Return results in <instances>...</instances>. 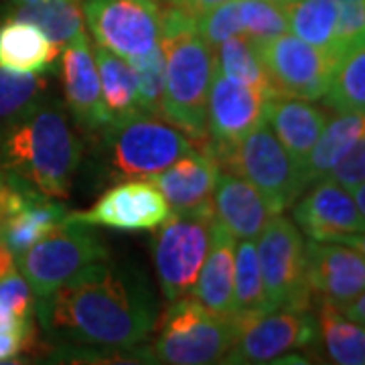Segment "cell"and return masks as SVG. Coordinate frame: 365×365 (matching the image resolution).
<instances>
[{"instance_id":"6da1fadb","label":"cell","mask_w":365,"mask_h":365,"mask_svg":"<svg viewBox=\"0 0 365 365\" xmlns=\"http://www.w3.org/2000/svg\"><path fill=\"white\" fill-rule=\"evenodd\" d=\"M43 331L61 345L132 349L158 323L150 284L138 268L106 258L86 266L35 309Z\"/></svg>"},{"instance_id":"7a4b0ae2","label":"cell","mask_w":365,"mask_h":365,"mask_svg":"<svg viewBox=\"0 0 365 365\" xmlns=\"http://www.w3.org/2000/svg\"><path fill=\"white\" fill-rule=\"evenodd\" d=\"M81 150L66 108L49 98L0 128L2 173L49 199L69 195Z\"/></svg>"},{"instance_id":"3957f363","label":"cell","mask_w":365,"mask_h":365,"mask_svg":"<svg viewBox=\"0 0 365 365\" xmlns=\"http://www.w3.org/2000/svg\"><path fill=\"white\" fill-rule=\"evenodd\" d=\"M165 96L160 116L199 143L207 140V98L215 55L197 31V19L179 4L163 9Z\"/></svg>"},{"instance_id":"277c9868","label":"cell","mask_w":365,"mask_h":365,"mask_svg":"<svg viewBox=\"0 0 365 365\" xmlns=\"http://www.w3.org/2000/svg\"><path fill=\"white\" fill-rule=\"evenodd\" d=\"M153 359L170 365H205L223 361L242 331L235 317L207 311L193 297L173 300L163 314Z\"/></svg>"},{"instance_id":"5b68a950","label":"cell","mask_w":365,"mask_h":365,"mask_svg":"<svg viewBox=\"0 0 365 365\" xmlns=\"http://www.w3.org/2000/svg\"><path fill=\"white\" fill-rule=\"evenodd\" d=\"M215 223L213 203L170 211L153 240V258L158 287L167 300L189 297L207 258L211 230Z\"/></svg>"},{"instance_id":"8992f818","label":"cell","mask_w":365,"mask_h":365,"mask_svg":"<svg viewBox=\"0 0 365 365\" xmlns=\"http://www.w3.org/2000/svg\"><path fill=\"white\" fill-rule=\"evenodd\" d=\"M110 258L100 234L88 223L66 220L14 260L37 299L53 294L86 266Z\"/></svg>"},{"instance_id":"52a82bcc","label":"cell","mask_w":365,"mask_h":365,"mask_svg":"<svg viewBox=\"0 0 365 365\" xmlns=\"http://www.w3.org/2000/svg\"><path fill=\"white\" fill-rule=\"evenodd\" d=\"M112 167L124 177H155L193 150L191 140L163 116L136 110L104 128Z\"/></svg>"},{"instance_id":"ba28073f","label":"cell","mask_w":365,"mask_h":365,"mask_svg":"<svg viewBox=\"0 0 365 365\" xmlns=\"http://www.w3.org/2000/svg\"><path fill=\"white\" fill-rule=\"evenodd\" d=\"M209 155L220 167L230 169L258 187L278 213L294 205L307 189L297 160L288 155L266 122L248 132L234 146L211 150Z\"/></svg>"},{"instance_id":"9c48e42d","label":"cell","mask_w":365,"mask_h":365,"mask_svg":"<svg viewBox=\"0 0 365 365\" xmlns=\"http://www.w3.org/2000/svg\"><path fill=\"white\" fill-rule=\"evenodd\" d=\"M262 282L274 309H311L313 292L307 282L304 240L300 230L282 213L270 217L256 237Z\"/></svg>"},{"instance_id":"30bf717a","label":"cell","mask_w":365,"mask_h":365,"mask_svg":"<svg viewBox=\"0 0 365 365\" xmlns=\"http://www.w3.org/2000/svg\"><path fill=\"white\" fill-rule=\"evenodd\" d=\"M272 90L300 100H323L339 55L319 49L292 33L256 43Z\"/></svg>"},{"instance_id":"8fae6325","label":"cell","mask_w":365,"mask_h":365,"mask_svg":"<svg viewBox=\"0 0 365 365\" xmlns=\"http://www.w3.org/2000/svg\"><path fill=\"white\" fill-rule=\"evenodd\" d=\"M83 16L98 45L132 59L160 43L158 0H83Z\"/></svg>"},{"instance_id":"7c38bea8","label":"cell","mask_w":365,"mask_h":365,"mask_svg":"<svg viewBox=\"0 0 365 365\" xmlns=\"http://www.w3.org/2000/svg\"><path fill=\"white\" fill-rule=\"evenodd\" d=\"M319 323L311 309H274L242 327L225 364H278L294 349L313 345Z\"/></svg>"},{"instance_id":"4fadbf2b","label":"cell","mask_w":365,"mask_h":365,"mask_svg":"<svg viewBox=\"0 0 365 365\" xmlns=\"http://www.w3.org/2000/svg\"><path fill=\"white\" fill-rule=\"evenodd\" d=\"M268 91L225 78L213 67V78L207 98V140L205 150L230 148L248 132L266 122Z\"/></svg>"},{"instance_id":"5bb4252c","label":"cell","mask_w":365,"mask_h":365,"mask_svg":"<svg viewBox=\"0 0 365 365\" xmlns=\"http://www.w3.org/2000/svg\"><path fill=\"white\" fill-rule=\"evenodd\" d=\"M167 199L153 181H126L112 187L88 211L67 213L69 220L120 232H155L169 217Z\"/></svg>"},{"instance_id":"9a60e30c","label":"cell","mask_w":365,"mask_h":365,"mask_svg":"<svg viewBox=\"0 0 365 365\" xmlns=\"http://www.w3.org/2000/svg\"><path fill=\"white\" fill-rule=\"evenodd\" d=\"M302 195L292 209V217L300 232L317 242H343L347 235L365 230V217L349 189L333 179H321Z\"/></svg>"},{"instance_id":"2e32d148","label":"cell","mask_w":365,"mask_h":365,"mask_svg":"<svg viewBox=\"0 0 365 365\" xmlns=\"http://www.w3.org/2000/svg\"><path fill=\"white\" fill-rule=\"evenodd\" d=\"M307 282L321 302L343 309L365 290V258L341 242H304Z\"/></svg>"},{"instance_id":"e0dca14e","label":"cell","mask_w":365,"mask_h":365,"mask_svg":"<svg viewBox=\"0 0 365 365\" xmlns=\"http://www.w3.org/2000/svg\"><path fill=\"white\" fill-rule=\"evenodd\" d=\"M61 79L66 102L83 130H104L112 122L102 98L100 78L88 35H81L63 47Z\"/></svg>"},{"instance_id":"ac0fdd59","label":"cell","mask_w":365,"mask_h":365,"mask_svg":"<svg viewBox=\"0 0 365 365\" xmlns=\"http://www.w3.org/2000/svg\"><path fill=\"white\" fill-rule=\"evenodd\" d=\"M211 203L217 222L237 240H256L270 217L278 215L260 189L235 173H220Z\"/></svg>"},{"instance_id":"d6986e66","label":"cell","mask_w":365,"mask_h":365,"mask_svg":"<svg viewBox=\"0 0 365 365\" xmlns=\"http://www.w3.org/2000/svg\"><path fill=\"white\" fill-rule=\"evenodd\" d=\"M327 122L325 110L311 104V100L274 93L266 104V124L272 128L288 155L297 160L300 170L325 130Z\"/></svg>"},{"instance_id":"ffe728a7","label":"cell","mask_w":365,"mask_h":365,"mask_svg":"<svg viewBox=\"0 0 365 365\" xmlns=\"http://www.w3.org/2000/svg\"><path fill=\"white\" fill-rule=\"evenodd\" d=\"M234 274L235 240L215 217L207 258L191 290L193 299L211 313L234 317Z\"/></svg>"},{"instance_id":"44dd1931","label":"cell","mask_w":365,"mask_h":365,"mask_svg":"<svg viewBox=\"0 0 365 365\" xmlns=\"http://www.w3.org/2000/svg\"><path fill=\"white\" fill-rule=\"evenodd\" d=\"M220 179V165L209 153L195 148L175 160L170 167L150 177L158 191L167 199L170 211L189 209L211 201L215 182Z\"/></svg>"},{"instance_id":"7402d4cb","label":"cell","mask_w":365,"mask_h":365,"mask_svg":"<svg viewBox=\"0 0 365 365\" xmlns=\"http://www.w3.org/2000/svg\"><path fill=\"white\" fill-rule=\"evenodd\" d=\"M59 49L39 29L25 21L4 19L0 23V66L25 71L47 73L55 66Z\"/></svg>"},{"instance_id":"603a6c76","label":"cell","mask_w":365,"mask_h":365,"mask_svg":"<svg viewBox=\"0 0 365 365\" xmlns=\"http://www.w3.org/2000/svg\"><path fill=\"white\" fill-rule=\"evenodd\" d=\"M67 209L53 199L33 195L23 207L0 220V240L16 258L45 234H49L57 223L66 220Z\"/></svg>"},{"instance_id":"cb8c5ba5","label":"cell","mask_w":365,"mask_h":365,"mask_svg":"<svg viewBox=\"0 0 365 365\" xmlns=\"http://www.w3.org/2000/svg\"><path fill=\"white\" fill-rule=\"evenodd\" d=\"M6 19L35 25L57 49H63L71 41L86 35L83 6L79 0H37L14 4Z\"/></svg>"},{"instance_id":"d4e9b609","label":"cell","mask_w":365,"mask_h":365,"mask_svg":"<svg viewBox=\"0 0 365 365\" xmlns=\"http://www.w3.org/2000/svg\"><path fill=\"white\" fill-rule=\"evenodd\" d=\"M93 61L100 78L102 98L112 120L128 116L138 108V79L134 69L122 55L106 49L104 45H93Z\"/></svg>"},{"instance_id":"484cf974","label":"cell","mask_w":365,"mask_h":365,"mask_svg":"<svg viewBox=\"0 0 365 365\" xmlns=\"http://www.w3.org/2000/svg\"><path fill=\"white\" fill-rule=\"evenodd\" d=\"M319 337L333 364L365 365V325L343 314L339 307L321 302Z\"/></svg>"},{"instance_id":"4316f807","label":"cell","mask_w":365,"mask_h":365,"mask_svg":"<svg viewBox=\"0 0 365 365\" xmlns=\"http://www.w3.org/2000/svg\"><path fill=\"white\" fill-rule=\"evenodd\" d=\"M284 6L288 31L319 49L339 53L337 47V2L335 0H290Z\"/></svg>"},{"instance_id":"83f0119b","label":"cell","mask_w":365,"mask_h":365,"mask_svg":"<svg viewBox=\"0 0 365 365\" xmlns=\"http://www.w3.org/2000/svg\"><path fill=\"white\" fill-rule=\"evenodd\" d=\"M268 311H270V304H268L264 282H262L256 242L240 240V244H235L234 317L244 327L248 321Z\"/></svg>"},{"instance_id":"f1b7e54d","label":"cell","mask_w":365,"mask_h":365,"mask_svg":"<svg viewBox=\"0 0 365 365\" xmlns=\"http://www.w3.org/2000/svg\"><path fill=\"white\" fill-rule=\"evenodd\" d=\"M323 100L339 114L365 112V39L341 53Z\"/></svg>"},{"instance_id":"f546056e","label":"cell","mask_w":365,"mask_h":365,"mask_svg":"<svg viewBox=\"0 0 365 365\" xmlns=\"http://www.w3.org/2000/svg\"><path fill=\"white\" fill-rule=\"evenodd\" d=\"M215 71H220L225 78L237 79L242 83L254 86L258 90L276 93L272 90L270 79L266 76V69H264L256 43L248 39L246 35H235L232 39L223 41L217 47Z\"/></svg>"},{"instance_id":"4dcf8cb0","label":"cell","mask_w":365,"mask_h":365,"mask_svg":"<svg viewBox=\"0 0 365 365\" xmlns=\"http://www.w3.org/2000/svg\"><path fill=\"white\" fill-rule=\"evenodd\" d=\"M35 294L25 276L11 270L0 278V331L37 337Z\"/></svg>"},{"instance_id":"1f68e13d","label":"cell","mask_w":365,"mask_h":365,"mask_svg":"<svg viewBox=\"0 0 365 365\" xmlns=\"http://www.w3.org/2000/svg\"><path fill=\"white\" fill-rule=\"evenodd\" d=\"M49 81L39 73L0 66V120L11 122L47 100Z\"/></svg>"},{"instance_id":"d6a6232c","label":"cell","mask_w":365,"mask_h":365,"mask_svg":"<svg viewBox=\"0 0 365 365\" xmlns=\"http://www.w3.org/2000/svg\"><path fill=\"white\" fill-rule=\"evenodd\" d=\"M242 33L254 43L270 41L288 31L284 6L274 0H237Z\"/></svg>"},{"instance_id":"836d02e7","label":"cell","mask_w":365,"mask_h":365,"mask_svg":"<svg viewBox=\"0 0 365 365\" xmlns=\"http://www.w3.org/2000/svg\"><path fill=\"white\" fill-rule=\"evenodd\" d=\"M128 63L138 79V108L160 116L165 96V51L160 43L148 53L128 59Z\"/></svg>"},{"instance_id":"e575fe53","label":"cell","mask_w":365,"mask_h":365,"mask_svg":"<svg viewBox=\"0 0 365 365\" xmlns=\"http://www.w3.org/2000/svg\"><path fill=\"white\" fill-rule=\"evenodd\" d=\"M197 31L211 49L213 47L217 49L223 41L232 39L235 35H244L237 0H227L220 6L207 11L205 14H201L197 19Z\"/></svg>"},{"instance_id":"d590c367","label":"cell","mask_w":365,"mask_h":365,"mask_svg":"<svg viewBox=\"0 0 365 365\" xmlns=\"http://www.w3.org/2000/svg\"><path fill=\"white\" fill-rule=\"evenodd\" d=\"M337 2V47H347L365 39V0H335Z\"/></svg>"},{"instance_id":"8d00e7d4","label":"cell","mask_w":365,"mask_h":365,"mask_svg":"<svg viewBox=\"0 0 365 365\" xmlns=\"http://www.w3.org/2000/svg\"><path fill=\"white\" fill-rule=\"evenodd\" d=\"M327 177L349 191L365 181V136L359 143L353 144L351 150L329 170Z\"/></svg>"},{"instance_id":"74e56055","label":"cell","mask_w":365,"mask_h":365,"mask_svg":"<svg viewBox=\"0 0 365 365\" xmlns=\"http://www.w3.org/2000/svg\"><path fill=\"white\" fill-rule=\"evenodd\" d=\"M37 337L23 333H2L0 331V364L14 361L19 355L33 351Z\"/></svg>"},{"instance_id":"f35d334b","label":"cell","mask_w":365,"mask_h":365,"mask_svg":"<svg viewBox=\"0 0 365 365\" xmlns=\"http://www.w3.org/2000/svg\"><path fill=\"white\" fill-rule=\"evenodd\" d=\"M169 2L179 4L185 13H189L191 16L199 19L201 14H205L207 11L215 9V6H220V4L227 2V0H169Z\"/></svg>"},{"instance_id":"ab89813d","label":"cell","mask_w":365,"mask_h":365,"mask_svg":"<svg viewBox=\"0 0 365 365\" xmlns=\"http://www.w3.org/2000/svg\"><path fill=\"white\" fill-rule=\"evenodd\" d=\"M341 311H343V314H347L349 319H353V321L365 325V290L357 299H353L349 304H345Z\"/></svg>"},{"instance_id":"60d3db41","label":"cell","mask_w":365,"mask_h":365,"mask_svg":"<svg viewBox=\"0 0 365 365\" xmlns=\"http://www.w3.org/2000/svg\"><path fill=\"white\" fill-rule=\"evenodd\" d=\"M341 244H347V246H351L355 248L361 256L365 258V230L364 232H359V234H353V235H347Z\"/></svg>"},{"instance_id":"b9f144b4","label":"cell","mask_w":365,"mask_h":365,"mask_svg":"<svg viewBox=\"0 0 365 365\" xmlns=\"http://www.w3.org/2000/svg\"><path fill=\"white\" fill-rule=\"evenodd\" d=\"M351 193L353 197H355V203H357V207H359V211H361V215L365 217V181L361 182V185H357Z\"/></svg>"},{"instance_id":"7bdbcfd3","label":"cell","mask_w":365,"mask_h":365,"mask_svg":"<svg viewBox=\"0 0 365 365\" xmlns=\"http://www.w3.org/2000/svg\"><path fill=\"white\" fill-rule=\"evenodd\" d=\"M13 4H29V2H37V0H11Z\"/></svg>"},{"instance_id":"ee69618b","label":"cell","mask_w":365,"mask_h":365,"mask_svg":"<svg viewBox=\"0 0 365 365\" xmlns=\"http://www.w3.org/2000/svg\"><path fill=\"white\" fill-rule=\"evenodd\" d=\"M274 2H278V4H287V2H290V0H274Z\"/></svg>"}]
</instances>
